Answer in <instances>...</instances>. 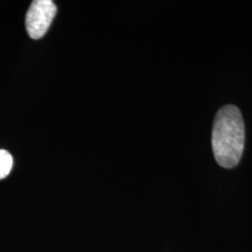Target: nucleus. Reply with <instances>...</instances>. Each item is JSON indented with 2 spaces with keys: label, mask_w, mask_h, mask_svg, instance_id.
Returning a JSON list of instances; mask_svg holds the SVG:
<instances>
[{
  "label": "nucleus",
  "mask_w": 252,
  "mask_h": 252,
  "mask_svg": "<svg viewBox=\"0 0 252 252\" xmlns=\"http://www.w3.org/2000/svg\"><path fill=\"white\" fill-rule=\"evenodd\" d=\"M56 10L52 0H35L31 3L26 16V27L31 38L39 39L45 35Z\"/></svg>",
  "instance_id": "obj_2"
},
{
  "label": "nucleus",
  "mask_w": 252,
  "mask_h": 252,
  "mask_svg": "<svg viewBox=\"0 0 252 252\" xmlns=\"http://www.w3.org/2000/svg\"><path fill=\"white\" fill-rule=\"evenodd\" d=\"M12 165L13 159L11 154L5 150H0V180L5 179L9 175Z\"/></svg>",
  "instance_id": "obj_3"
},
{
  "label": "nucleus",
  "mask_w": 252,
  "mask_h": 252,
  "mask_svg": "<svg viewBox=\"0 0 252 252\" xmlns=\"http://www.w3.org/2000/svg\"><path fill=\"white\" fill-rule=\"evenodd\" d=\"M211 143L220 166L234 168L239 163L245 147V125L239 108L227 105L217 112Z\"/></svg>",
  "instance_id": "obj_1"
}]
</instances>
